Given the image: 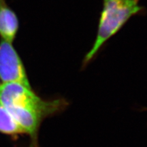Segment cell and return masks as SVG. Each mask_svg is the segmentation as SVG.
<instances>
[{
	"label": "cell",
	"instance_id": "277c9868",
	"mask_svg": "<svg viewBox=\"0 0 147 147\" xmlns=\"http://www.w3.org/2000/svg\"><path fill=\"white\" fill-rule=\"evenodd\" d=\"M7 109L25 134L30 136L34 146L36 147L40 124L47 117L38 110L28 108H10Z\"/></svg>",
	"mask_w": 147,
	"mask_h": 147
},
{
	"label": "cell",
	"instance_id": "7a4b0ae2",
	"mask_svg": "<svg viewBox=\"0 0 147 147\" xmlns=\"http://www.w3.org/2000/svg\"><path fill=\"white\" fill-rule=\"evenodd\" d=\"M0 104L6 108H31L40 112L47 117L60 113L67 105L62 99L42 100L33 91L31 87L14 82L0 84Z\"/></svg>",
	"mask_w": 147,
	"mask_h": 147
},
{
	"label": "cell",
	"instance_id": "3957f363",
	"mask_svg": "<svg viewBox=\"0 0 147 147\" xmlns=\"http://www.w3.org/2000/svg\"><path fill=\"white\" fill-rule=\"evenodd\" d=\"M0 80L31 87L26 69L12 42L3 40L0 42Z\"/></svg>",
	"mask_w": 147,
	"mask_h": 147
},
{
	"label": "cell",
	"instance_id": "6da1fadb",
	"mask_svg": "<svg viewBox=\"0 0 147 147\" xmlns=\"http://www.w3.org/2000/svg\"><path fill=\"white\" fill-rule=\"evenodd\" d=\"M139 0H104L98 29L93 47L86 54L83 65L95 57L102 46L117 34L132 16L143 11Z\"/></svg>",
	"mask_w": 147,
	"mask_h": 147
},
{
	"label": "cell",
	"instance_id": "52a82bcc",
	"mask_svg": "<svg viewBox=\"0 0 147 147\" xmlns=\"http://www.w3.org/2000/svg\"><path fill=\"white\" fill-rule=\"evenodd\" d=\"M0 84H1V83H0Z\"/></svg>",
	"mask_w": 147,
	"mask_h": 147
},
{
	"label": "cell",
	"instance_id": "5b68a950",
	"mask_svg": "<svg viewBox=\"0 0 147 147\" xmlns=\"http://www.w3.org/2000/svg\"><path fill=\"white\" fill-rule=\"evenodd\" d=\"M19 28L16 14L9 8L5 0H0V36L1 40L12 42Z\"/></svg>",
	"mask_w": 147,
	"mask_h": 147
},
{
	"label": "cell",
	"instance_id": "8992f818",
	"mask_svg": "<svg viewBox=\"0 0 147 147\" xmlns=\"http://www.w3.org/2000/svg\"><path fill=\"white\" fill-rule=\"evenodd\" d=\"M0 132L12 136L25 134L8 110L1 104H0Z\"/></svg>",
	"mask_w": 147,
	"mask_h": 147
}]
</instances>
